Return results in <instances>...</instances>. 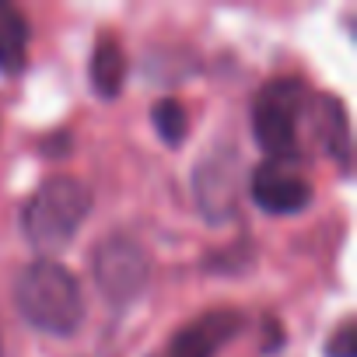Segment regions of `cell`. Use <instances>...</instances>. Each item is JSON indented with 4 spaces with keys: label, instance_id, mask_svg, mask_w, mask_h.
Here are the masks:
<instances>
[{
    "label": "cell",
    "instance_id": "9",
    "mask_svg": "<svg viewBox=\"0 0 357 357\" xmlns=\"http://www.w3.org/2000/svg\"><path fill=\"white\" fill-rule=\"evenodd\" d=\"M29 63V22L25 15L8 4V0H0V74H22Z\"/></svg>",
    "mask_w": 357,
    "mask_h": 357
},
{
    "label": "cell",
    "instance_id": "3",
    "mask_svg": "<svg viewBox=\"0 0 357 357\" xmlns=\"http://www.w3.org/2000/svg\"><path fill=\"white\" fill-rule=\"evenodd\" d=\"M308 84L301 77H273L259 88L252 102V137L266 158L291 161L301 158L298 147V123L308 112Z\"/></svg>",
    "mask_w": 357,
    "mask_h": 357
},
{
    "label": "cell",
    "instance_id": "11",
    "mask_svg": "<svg viewBox=\"0 0 357 357\" xmlns=\"http://www.w3.org/2000/svg\"><path fill=\"white\" fill-rule=\"evenodd\" d=\"M151 119H154L158 137H161L168 147H178V144H183L190 119H186V109H183V102H178V98H161V102H154Z\"/></svg>",
    "mask_w": 357,
    "mask_h": 357
},
{
    "label": "cell",
    "instance_id": "10",
    "mask_svg": "<svg viewBox=\"0 0 357 357\" xmlns=\"http://www.w3.org/2000/svg\"><path fill=\"white\" fill-rule=\"evenodd\" d=\"M91 88L98 98H116L123 91V81H126V56H123V46L116 36H102L95 43V53H91Z\"/></svg>",
    "mask_w": 357,
    "mask_h": 357
},
{
    "label": "cell",
    "instance_id": "1",
    "mask_svg": "<svg viewBox=\"0 0 357 357\" xmlns=\"http://www.w3.org/2000/svg\"><path fill=\"white\" fill-rule=\"evenodd\" d=\"M15 305L32 329L50 336H74L84 322L77 277L56 259H36L18 273Z\"/></svg>",
    "mask_w": 357,
    "mask_h": 357
},
{
    "label": "cell",
    "instance_id": "5",
    "mask_svg": "<svg viewBox=\"0 0 357 357\" xmlns=\"http://www.w3.org/2000/svg\"><path fill=\"white\" fill-rule=\"evenodd\" d=\"M249 193L259 211L287 218V214H301L312 204V178L301 168V158L291 161L266 158L263 165H256L249 178Z\"/></svg>",
    "mask_w": 357,
    "mask_h": 357
},
{
    "label": "cell",
    "instance_id": "7",
    "mask_svg": "<svg viewBox=\"0 0 357 357\" xmlns=\"http://www.w3.org/2000/svg\"><path fill=\"white\" fill-rule=\"evenodd\" d=\"M245 329V315L235 308H214L183 326L172 340L168 357H214L225 343H231Z\"/></svg>",
    "mask_w": 357,
    "mask_h": 357
},
{
    "label": "cell",
    "instance_id": "4",
    "mask_svg": "<svg viewBox=\"0 0 357 357\" xmlns=\"http://www.w3.org/2000/svg\"><path fill=\"white\" fill-rule=\"evenodd\" d=\"M95 280L112 308H126L133 298L144 294V287L151 280L147 249L123 231L109 235L95 252Z\"/></svg>",
    "mask_w": 357,
    "mask_h": 357
},
{
    "label": "cell",
    "instance_id": "12",
    "mask_svg": "<svg viewBox=\"0 0 357 357\" xmlns=\"http://www.w3.org/2000/svg\"><path fill=\"white\" fill-rule=\"evenodd\" d=\"M326 357H357V326L354 319H343L336 333L326 343Z\"/></svg>",
    "mask_w": 357,
    "mask_h": 357
},
{
    "label": "cell",
    "instance_id": "8",
    "mask_svg": "<svg viewBox=\"0 0 357 357\" xmlns=\"http://www.w3.org/2000/svg\"><path fill=\"white\" fill-rule=\"evenodd\" d=\"M308 112L315 119V137L322 140V151L340 165V172L350 168V116L347 105L336 95H315L308 102Z\"/></svg>",
    "mask_w": 357,
    "mask_h": 357
},
{
    "label": "cell",
    "instance_id": "6",
    "mask_svg": "<svg viewBox=\"0 0 357 357\" xmlns=\"http://www.w3.org/2000/svg\"><path fill=\"white\" fill-rule=\"evenodd\" d=\"M193 193L207 221L221 225L238 211L242 200V158L231 147L207 154L193 172Z\"/></svg>",
    "mask_w": 357,
    "mask_h": 357
},
{
    "label": "cell",
    "instance_id": "2",
    "mask_svg": "<svg viewBox=\"0 0 357 357\" xmlns=\"http://www.w3.org/2000/svg\"><path fill=\"white\" fill-rule=\"evenodd\" d=\"M91 214V190L74 175H53L22 207V235L43 259L63 252Z\"/></svg>",
    "mask_w": 357,
    "mask_h": 357
}]
</instances>
